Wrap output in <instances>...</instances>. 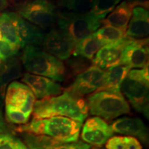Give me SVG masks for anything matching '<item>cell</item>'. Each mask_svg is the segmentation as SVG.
<instances>
[{"mask_svg": "<svg viewBox=\"0 0 149 149\" xmlns=\"http://www.w3.org/2000/svg\"><path fill=\"white\" fill-rule=\"evenodd\" d=\"M136 6L128 1H123L113 9L109 15L102 21L104 26H111L126 33V29L132 16L133 8Z\"/></svg>", "mask_w": 149, "mask_h": 149, "instance_id": "cell-18", "label": "cell"}, {"mask_svg": "<svg viewBox=\"0 0 149 149\" xmlns=\"http://www.w3.org/2000/svg\"><path fill=\"white\" fill-rule=\"evenodd\" d=\"M113 135V130L105 121L100 117H93L86 122L81 130V137L91 146H102Z\"/></svg>", "mask_w": 149, "mask_h": 149, "instance_id": "cell-12", "label": "cell"}, {"mask_svg": "<svg viewBox=\"0 0 149 149\" xmlns=\"http://www.w3.org/2000/svg\"><path fill=\"white\" fill-rule=\"evenodd\" d=\"M19 48L6 41H0V65L13 57Z\"/></svg>", "mask_w": 149, "mask_h": 149, "instance_id": "cell-29", "label": "cell"}, {"mask_svg": "<svg viewBox=\"0 0 149 149\" xmlns=\"http://www.w3.org/2000/svg\"><path fill=\"white\" fill-rule=\"evenodd\" d=\"M42 44L46 52L59 60L69 58L75 46V42L59 29H52L44 35Z\"/></svg>", "mask_w": 149, "mask_h": 149, "instance_id": "cell-9", "label": "cell"}, {"mask_svg": "<svg viewBox=\"0 0 149 149\" xmlns=\"http://www.w3.org/2000/svg\"><path fill=\"white\" fill-rule=\"evenodd\" d=\"M3 39L2 37V35H1V30H0V41H1V40Z\"/></svg>", "mask_w": 149, "mask_h": 149, "instance_id": "cell-38", "label": "cell"}, {"mask_svg": "<svg viewBox=\"0 0 149 149\" xmlns=\"http://www.w3.org/2000/svg\"><path fill=\"white\" fill-rule=\"evenodd\" d=\"M104 46L103 43L97 40L93 33L76 43L73 55L81 56L88 60H91L99 50Z\"/></svg>", "mask_w": 149, "mask_h": 149, "instance_id": "cell-22", "label": "cell"}, {"mask_svg": "<svg viewBox=\"0 0 149 149\" xmlns=\"http://www.w3.org/2000/svg\"><path fill=\"white\" fill-rule=\"evenodd\" d=\"M133 39L124 37L118 42L102 46L93 57V66L103 70L120 64L122 50Z\"/></svg>", "mask_w": 149, "mask_h": 149, "instance_id": "cell-13", "label": "cell"}, {"mask_svg": "<svg viewBox=\"0 0 149 149\" xmlns=\"http://www.w3.org/2000/svg\"><path fill=\"white\" fill-rule=\"evenodd\" d=\"M0 149H28L19 139L10 134H0Z\"/></svg>", "mask_w": 149, "mask_h": 149, "instance_id": "cell-27", "label": "cell"}, {"mask_svg": "<svg viewBox=\"0 0 149 149\" xmlns=\"http://www.w3.org/2000/svg\"><path fill=\"white\" fill-rule=\"evenodd\" d=\"M121 1L122 0H95L89 12L95 17L102 22Z\"/></svg>", "mask_w": 149, "mask_h": 149, "instance_id": "cell-25", "label": "cell"}, {"mask_svg": "<svg viewBox=\"0 0 149 149\" xmlns=\"http://www.w3.org/2000/svg\"><path fill=\"white\" fill-rule=\"evenodd\" d=\"M14 20L22 48L26 45H42L44 34L40 28L24 19L17 13H15Z\"/></svg>", "mask_w": 149, "mask_h": 149, "instance_id": "cell-17", "label": "cell"}, {"mask_svg": "<svg viewBox=\"0 0 149 149\" xmlns=\"http://www.w3.org/2000/svg\"><path fill=\"white\" fill-rule=\"evenodd\" d=\"M82 124L66 117L34 119L17 128L19 132L44 135L64 143L78 141Z\"/></svg>", "mask_w": 149, "mask_h": 149, "instance_id": "cell-2", "label": "cell"}, {"mask_svg": "<svg viewBox=\"0 0 149 149\" xmlns=\"http://www.w3.org/2000/svg\"><path fill=\"white\" fill-rule=\"evenodd\" d=\"M128 1L133 3L136 6H141L146 9L148 8V0H128Z\"/></svg>", "mask_w": 149, "mask_h": 149, "instance_id": "cell-35", "label": "cell"}, {"mask_svg": "<svg viewBox=\"0 0 149 149\" xmlns=\"http://www.w3.org/2000/svg\"><path fill=\"white\" fill-rule=\"evenodd\" d=\"M6 125L4 120H3L2 113L0 110V134L6 133Z\"/></svg>", "mask_w": 149, "mask_h": 149, "instance_id": "cell-36", "label": "cell"}, {"mask_svg": "<svg viewBox=\"0 0 149 149\" xmlns=\"http://www.w3.org/2000/svg\"><path fill=\"white\" fill-rule=\"evenodd\" d=\"M33 114L34 119L61 116L82 124L88 116V109L83 98L65 91L59 95L35 101Z\"/></svg>", "mask_w": 149, "mask_h": 149, "instance_id": "cell-1", "label": "cell"}, {"mask_svg": "<svg viewBox=\"0 0 149 149\" xmlns=\"http://www.w3.org/2000/svg\"><path fill=\"white\" fill-rule=\"evenodd\" d=\"M93 149H100V148H93Z\"/></svg>", "mask_w": 149, "mask_h": 149, "instance_id": "cell-39", "label": "cell"}, {"mask_svg": "<svg viewBox=\"0 0 149 149\" xmlns=\"http://www.w3.org/2000/svg\"><path fill=\"white\" fill-rule=\"evenodd\" d=\"M6 117L8 122L15 124H26L29 120L20 110L9 105H6Z\"/></svg>", "mask_w": 149, "mask_h": 149, "instance_id": "cell-28", "label": "cell"}, {"mask_svg": "<svg viewBox=\"0 0 149 149\" xmlns=\"http://www.w3.org/2000/svg\"><path fill=\"white\" fill-rule=\"evenodd\" d=\"M105 71L95 66H91L77 74L68 88V92L73 95L81 97L96 92L103 84Z\"/></svg>", "mask_w": 149, "mask_h": 149, "instance_id": "cell-8", "label": "cell"}, {"mask_svg": "<svg viewBox=\"0 0 149 149\" xmlns=\"http://www.w3.org/2000/svg\"><path fill=\"white\" fill-rule=\"evenodd\" d=\"M95 0H59L58 5L64 11L73 13H85L92 8Z\"/></svg>", "mask_w": 149, "mask_h": 149, "instance_id": "cell-26", "label": "cell"}, {"mask_svg": "<svg viewBox=\"0 0 149 149\" xmlns=\"http://www.w3.org/2000/svg\"><path fill=\"white\" fill-rule=\"evenodd\" d=\"M148 39L132 40L122 50L120 64L132 68L148 67Z\"/></svg>", "mask_w": 149, "mask_h": 149, "instance_id": "cell-11", "label": "cell"}, {"mask_svg": "<svg viewBox=\"0 0 149 149\" xmlns=\"http://www.w3.org/2000/svg\"><path fill=\"white\" fill-rule=\"evenodd\" d=\"M22 18L30 23L46 29L57 18L56 6L48 0H33L17 11Z\"/></svg>", "mask_w": 149, "mask_h": 149, "instance_id": "cell-7", "label": "cell"}, {"mask_svg": "<svg viewBox=\"0 0 149 149\" xmlns=\"http://www.w3.org/2000/svg\"><path fill=\"white\" fill-rule=\"evenodd\" d=\"M29 1L30 0H8V6L18 11L25 6Z\"/></svg>", "mask_w": 149, "mask_h": 149, "instance_id": "cell-34", "label": "cell"}, {"mask_svg": "<svg viewBox=\"0 0 149 149\" xmlns=\"http://www.w3.org/2000/svg\"><path fill=\"white\" fill-rule=\"evenodd\" d=\"M88 60L81 56L73 57L68 61V66L70 67V70L72 74H79L89 67V61Z\"/></svg>", "mask_w": 149, "mask_h": 149, "instance_id": "cell-30", "label": "cell"}, {"mask_svg": "<svg viewBox=\"0 0 149 149\" xmlns=\"http://www.w3.org/2000/svg\"><path fill=\"white\" fill-rule=\"evenodd\" d=\"M149 14L147 9L141 6L133 8L125 37L133 40H141L148 35Z\"/></svg>", "mask_w": 149, "mask_h": 149, "instance_id": "cell-16", "label": "cell"}, {"mask_svg": "<svg viewBox=\"0 0 149 149\" xmlns=\"http://www.w3.org/2000/svg\"><path fill=\"white\" fill-rule=\"evenodd\" d=\"M86 103L91 115L107 121L114 120L130 111L128 102L121 93L96 91L88 97Z\"/></svg>", "mask_w": 149, "mask_h": 149, "instance_id": "cell-4", "label": "cell"}, {"mask_svg": "<svg viewBox=\"0 0 149 149\" xmlns=\"http://www.w3.org/2000/svg\"><path fill=\"white\" fill-rule=\"evenodd\" d=\"M94 36L104 45L115 43L122 40L125 37V32L111 26H104L93 33Z\"/></svg>", "mask_w": 149, "mask_h": 149, "instance_id": "cell-24", "label": "cell"}, {"mask_svg": "<svg viewBox=\"0 0 149 149\" xmlns=\"http://www.w3.org/2000/svg\"><path fill=\"white\" fill-rule=\"evenodd\" d=\"M22 61L30 73L42 75L55 81H63L66 74L64 63L36 46L24 47Z\"/></svg>", "mask_w": 149, "mask_h": 149, "instance_id": "cell-3", "label": "cell"}, {"mask_svg": "<svg viewBox=\"0 0 149 149\" xmlns=\"http://www.w3.org/2000/svg\"><path fill=\"white\" fill-rule=\"evenodd\" d=\"M107 149H124V137L115 136L111 137L106 143Z\"/></svg>", "mask_w": 149, "mask_h": 149, "instance_id": "cell-32", "label": "cell"}, {"mask_svg": "<svg viewBox=\"0 0 149 149\" xmlns=\"http://www.w3.org/2000/svg\"><path fill=\"white\" fill-rule=\"evenodd\" d=\"M22 81L31 89L35 98L39 100L59 95L62 92L60 84L43 76L26 72L24 74Z\"/></svg>", "mask_w": 149, "mask_h": 149, "instance_id": "cell-14", "label": "cell"}, {"mask_svg": "<svg viewBox=\"0 0 149 149\" xmlns=\"http://www.w3.org/2000/svg\"><path fill=\"white\" fill-rule=\"evenodd\" d=\"M113 133L137 137L143 142H148V128L139 118L124 117L114 121L110 125Z\"/></svg>", "mask_w": 149, "mask_h": 149, "instance_id": "cell-15", "label": "cell"}, {"mask_svg": "<svg viewBox=\"0 0 149 149\" xmlns=\"http://www.w3.org/2000/svg\"><path fill=\"white\" fill-rule=\"evenodd\" d=\"M124 149H143L138 139L135 137L126 136L124 137Z\"/></svg>", "mask_w": 149, "mask_h": 149, "instance_id": "cell-33", "label": "cell"}, {"mask_svg": "<svg viewBox=\"0 0 149 149\" xmlns=\"http://www.w3.org/2000/svg\"><path fill=\"white\" fill-rule=\"evenodd\" d=\"M92 146L82 141H77L75 142L64 143L59 144L52 147L51 149H91Z\"/></svg>", "mask_w": 149, "mask_h": 149, "instance_id": "cell-31", "label": "cell"}, {"mask_svg": "<svg viewBox=\"0 0 149 149\" xmlns=\"http://www.w3.org/2000/svg\"><path fill=\"white\" fill-rule=\"evenodd\" d=\"M15 13L6 12L0 15V30L3 40L19 48H22V44L15 24Z\"/></svg>", "mask_w": 149, "mask_h": 149, "instance_id": "cell-20", "label": "cell"}, {"mask_svg": "<svg viewBox=\"0 0 149 149\" xmlns=\"http://www.w3.org/2000/svg\"><path fill=\"white\" fill-rule=\"evenodd\" d=\"M59 29L68 35L75 44L93 34L101 25V21L92 15L90 12L73 13L63 11L57 14Z\"/></svg>", "mask_w": 149, "mask_h": 149, "instance_id": "cell-6", "label": "cell"}, {"mask_svg": "<svg viewBox=\"0 0 149 149\" xmlns=\"http://www.w3.org/2000/svg\"><path fill=\"white\" fill-rule=\"evenodd\" d=\"M8 7V0H0V11Z\"/></svg>", "mask_w": 149, "mask_h": 149, "instance_id": "cell-37", "label": "cell"}, {"mask_svg": "<svg viewBox=\"0 0 149 149\" xmlns=\"http://www.w3.org/2000/svg\"><path fill=\"white\" fill-rule=\"evenodd\" d=\"M130 69V67L121 64L108 68L107 71H105L103 84L97 91L121 93V85Z\"/></svg>", "mask_w": 149, "mask_h": 149, "instance_id": "cell-19", "label": "cell"}, {"mask_svg": "<svg viewBox=\"0 0 149 149\" xmlns=\"http://www.w3.org/2000/svg\"><path fill=\"white\" fill-rule=\"evenodd\" d=\"M21 63L17 58L9 59L0 65V92L4 94L6 86L13 80L22 76Z\"/></svg>", "mask_w": 149, "mask_h": 149, "instance_id": "cell-21", "label": "cell"}, {"mask_svg": "<svg viewBox=\"0 0 149 149\" xmlns=\"http://www.w3.org/2000/svg\"><path fill=\"white\" fill-rule=\"evenodd\" d=\"M148 67L130 70L121 85L120 92L136 111L147 118L149 114Z\"/></svg>", "mask_w": 149, "mask_h": 149, "instance_id": "cell-5", "label": "cell"}, {"mask_svg": "<svg viewBox=\"0 0 149 149\" xmlns=\"http://www.w3.org/2000/svg\"><path fill=\"white\" fill-rule=\"evenodd\" d=\"M22 137L24 144L28 149H51L53 146L61 142L51 137L44 135L24 133Z\"/></svg>", "mask_w": 149, "mask_h": 149, "instance_id": "cell-23", "label": "cell"}, {"mask_svg": "<svg viewBox=\"0 0 149 149\" xmlns=\"http://www.w3.org/2000/svg\"><path fill=\"white\" fill-rule=\"evenodd\" d=\"M35 102L34 94L26 85L18 81H13L9 84L6 94V105L17 108L29 118Z\"/></svg>", "mask_w": 149, "mask_h": 149, "instance_id": "cell-10", "label": "cell"}]
</instances>
